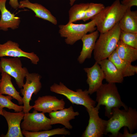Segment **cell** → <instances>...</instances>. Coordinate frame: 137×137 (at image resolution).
<instances>
[{
	"label": "cell",
	"instance_id": "obj_9",
	"mask_svg": "<svg viewBox=\"0 0 137 137\" xmlns=\"http://www.w3.org/2000/svg\"><path fill=\"white\" fill-rule=\"evenodd\" d=\"M26 80L22 88L21 89L20 93L22 97L23 104V111L25 113L29 112L33 108V106L30 104L31 100L32 95L37 94L40 90L42 87L40 80L42 76L37 73H29L26 75Z\"/></svg>",
	"mask_w": 137,
	"mask_h": 137
},
{
	"label": "cell",
	"instance_id": "obj_15",
	"mask_svg": "<svg viewBox=\"0 0 137 137\" xmlns=\"http://www.w3.org/2000/svg\"><path fill=\"white\" fill-rule=\"evenodd\" d=\"M49 114L52 125L61 124L65 128L69 130L73 128L70 121L75 119L76 116L79 114L78 111H74L72 106L67 108H64L60 110L52 111Z\"/></svg>",
	"mask_w": 137,
	"mask_h": 137
},
{
	"label": "cell",
	"instance_id": "obj_6",
	"mask_svg": "<svg viewBox=\"0 0 137 137\" xmlns=\"http://www.w3.org/2000/svg\"><path fill=\"white\" fill-rule=\"evenodd\" d=\"M59 33L60 36L65 38V41L68 45H73L81 39L85 35L89 32H92L96 29L93 19L86 23L74 24L67 23L65 25H60Z\"/></svg>",
	"mask_w": 137,
	"mask_h": 137
},
{
	"label": "cell",
	"instance_id": "obj_25",
	"mask_svg": "<svg viewBox=\"0 0 137 137\" xmlns=\"http://www.w3.org/2000/svg\"><path fill=\"white\" fill-rule=\"evenodd\" d=\"M89 4L88 3H81L73 5L68 11L69 18L68 23L82 20L85 15Z\"/></svg>",
	"mask_w": 137,
	"mask_h": 137
},
{
	"label": "cell",
	"instance_id": "obj_7",
	"mask_svg": "<svg viewBox=\"0 0 137 137\" xmlns=\"http://www.w3.org/2000/svg\"><path fill=\"white\" fill-rule=\"evenodd\" d=\"M22 65L19 58H7L1 57L0 73H6L13 77L18 88L21 89L24 84V78L29 73L27 68L23 67Z\"/></svg>",
	"mask_w": 137,
	"mask_h": 137
},
{
	"label": "cell",
	"instance_id": "obj_26",
	"mask_svg": "<svg viewBox=\"0 0 137 137\" xmlns=\"http://www.w3.org/2000/svg\"><path fill=\"white\" fill-rule=\"evenodd\" d=\"M12 98L10 96H4L0 94V108H6L9 110L12 109L15 112L22 111L23 106H19L12 102L11 101Z\"/></svg>",
	"mask_w": 137,
	"mask_h": 137
},
{
	"label": "cell",
	"instance_id": "obj_32",
	"mask_svg": "<svg viewBox=\"0 0 137 137\" xmlns=\"http://www.w3.org/2000/svg\"><path fill=\"white\" fill-rule=\"evenodd\" d=\"M70 4L71 6H73L75 2L77 0H70Z\"/></svg>",
	"mask_w": 137,
	"mask_h": 137
},
{
	"label": "cell",
	"instance_id": "obj_2",
	"mask_svg": "<svg viewBox=\"0 0 137 137\" xmlns=\"http://www.w3.org/2000/svg\"><path fill=\"white\" fill-rule=\"evenodd\" d=\"M127 8L121 4L120 0H115L91 19L94 20L97 30L100 33H104L119 22Z\"/></svg>",
	"mask_w": 137,
	"mask_h": 137
},
{
	"label": "cell",
	"instance_id": "obj_16",
	"mask_svg": "<svg viewBox=\"0 0 137 137\" xmlns=\"http://www.w3.org/2000/svg\"><path fill=\"white\" fill-rule=\"evenodd\" d=\"M99 36L97 30L89 34H86L81 38L82 47L80 54L77 58V61L80 64L83 63L87 59H90L94 50L96 41Z\"/></svg>",
	"mask_w": 137,
	"mask_h": 137
},
{
	"label": "cell",
	"instance_id": "obj_4",
	"mask_svg": "<svg viewBox=\"0 0 137 137\" xmlns=\"http://www.w3.org/2000/svg\"><path fill=\"white\" fill-rule=\"evenodd\" d=\"M118 22L108 31L100 33L93 50L96 62L108 58L115 50L121 31Z\"/></svg>",
	"mask_w": 137,
	"mask_h": 137
},
{
	"label": "cell",
	"instance_id": "obj_22",
	"mask_svg": "<svg viewBox=\"0 0 137 137\" xmlns=\"http://www.w3.org/2000/svg\"><path fill=\"white\" fill-rule=\"evenodd\" d=\"M121 30L137 33V11L127 8L118 22Z\"/></svg>",
	"mask_w": 137,
	"mask_h": 137
},
{
	"label": "cell",
	"instance_id": "obj_13",
	"mask_svg": "<svg viewBox=\"0 0 137 137\" xmlns=\"http://www.w3.org/2000/svg\"><path fill=\"white\" fill-rule=\"evenodd\" d=\"M25 113L23 111L11 112L3 109L2 115L6 119L8 129L4 137H23L21 127V122L23 119Z\"/></svg>",
	"mask_w": 137,
	"mask_h": 137
},
{
	"label": "cell",
	"instance_id": "obj_5",
	"mask_svg": "<svg viewBox=\"0 0 137 137\" xmlns=\"http://www.w3.org/2000/svg\"><path fill=\"white\" fill-rule=\"evenodd\" d=\"M50 91L56 94L65 96L73 104L84 106L86 109L95 107L96 101L90 96L87 90L78 89L72 90L60 82L59 84L54 83L50 87Z\"/></svg>",
	"mask_w": 137,
	"mask_h": 137
},
{
	"label": "cell",
	"instance_id": "obj_18",
	"mask_svg": "<svg viewBox=\"0 0 137 137\" xmlns=\"http://www.w3.org/2000/svg\"><path fill=\"white\" fill-rule=\"evenodd\" d=\"M7 0H0V29L5 31H7L8 28L13 29L17 28L20 22V18L15 16L6 8L5 4Z\"/></svg>",
	"mask_w": 137,
	"mask_h": 137
},
{
	"label": "cell",
	"instance_id": "obj_17",
	"mask_svg": "<svg viewBox=\"0 0 137 137\" xmlns=\"http://www.w3.org/2000/svg\"><path fill=\"white\" fill-rule=\"evenodd\" d=\"M98 63L105 75V79L109 83H121L124 80L122 74L114 63L108 58L103 60Z\"/></svg>",
	"mask_w": 137,
	"mask_h": 137
},
{
	"label": "cell",
	"instance_id": "obj_14",
	"mask_svg": "<svg viewBox=\"0 0 137 137\" xmlns=\"http://www.w3.org/2000/svg\"><path fill=\"white\" fill-rule=\"evenodd\" d=\"M83 70L87 74L86 81L89 86L88 91L91 95L96 92L102 84L104 74L99 65L96 62L91 67L85 68Z\"/></svg>",
	"mask_w": 137,
	"mask_h": 137
},
{
	"label": "cell",
	"instance_id": "obj_23",
	"mask_svg": "<svg viewBox=\"0 0 137 137\" xmlns=\"http://www.w3.org/2000/svg\"><path fill=\"white\" fill-rule=\"evenodd\" d=\"M121 59L131 63L137 59V49L118 41L115 49Z\"/></svg>",
	"mask_w": 137,
	"mask_h": 137
},
{
	"label": "cell",
	"instance_id": "obj_3",
	"mask_svg": "<svg viewBox=\"0 0 137 137\" xmlns=\"http://www.w3.org/2000/svg\"><path fill=\"white\" fill-rule=\"evenodd\" d=\"M96 107L100 109L101 105L105 106V115L110 118L112 115V109L123 107L127 110V106L121 100L117 88L115 83L102 84L96 91Z\"/></svg>",
	"mask_w": 137,
	"mask_h": 137
},
{
	"label": "cell",
	"instance_id": "obj_29",
	"mask_svg": "<svg viewBox=\"0 0 137 137\" xmlns=\"http://www.w3.org/2000/svg\"><path fill=\"white\" fill-rule=\"evenodd\" d=\"M137 136V133L133 134L129 133L127 128L125 127L124 128L123 133L122 134L119 132L116 137H136Z\"/></svg>",
	"mask_w": 137,
	"mask_h": 137
},
{
	"label": "cell",
	"instance_id": "obj_20",
	"mask_svg": "<svg viewBox=\"0 0 137 137\" xmlns=\"http://www.w3.org/2000/svg\"><path fill=\"white\" fill-rule=\"evenodd\" d=\"M1 78L0 83V94L11 96L16 99L19 104H23L22 97L20 95L13 84L11 76L5 72L1 73Z\"/></svg>",
	"mask_w": 137,
	"mask_h": 137
},
{
	"label": "cell",
	"instance_id": "obj_10",
	"mask_svg": "<svg viewBox=\"0 0 137 137\" xmlns=\"http://www.w3.org/2000/svg\"><path fill=\"white\" fill-rule=\"evenodd\" d=\"M99 109L96 106L86 109L89 116V123L81 137H101L106 135L107 121L99 117Z\"/></svg>",
	"mask_w": 137,
	"mask_h": 137
},
{
	"label": "cell",
	"instance_id": "obj_34",
	"mask_svg": "<svg viewBox=\"0 0 137 137\" xmlns=\"http://www.w3.org/2000/svg\"><path fill=\"white\" fill-rule=\"evenodd\" d=\"M1 81V79H0V83Z\"/></svg>",
	"mask_w": 137,
	"mask_h": 137
},
{
	"label": "cell",
	"instance_id": "obj_12",
	"mask_svg": "<svg viewBox=\"0 0 137 137\" xmlns=\"http://www.w3.org/2000/svg\"><path fill=\"white\" fill-rule=\"evenodd\" d=\"M65 104L63 98L59 99L55 96L46 95L38 97L35 101L33 108L38 111L49 113L64 108Z\"/></svg>",
	"mask_w": 137,
	"mask_h": 137
},
{
	"label": "cell",
	"instance_id": "obj_28",
	"mask_svg": "<svg viewBox=\"0 0 137 137\" xmlns=\"http://www.w3.org/2000/svg\"><path fill=\"white\" fill-rule=\"evenodd\" d=\"M105 7L104 5L101 3H89L85 15L82 20L85 22L91 19L100 12Z\"/></svg>",
	"mask_w": 137,
	"mask_h": 137
},
{
	"label": "cell",
	"instance_id": "obj_27",
	"mask_svg": "<svg viewBox=\"0 0 137 137\" xmlns=\"http://www.w3.org/2000/svg\"><path fill=\"white\" fill-rule=\"evenodd\" d=\"M119 40L124 43L137 49V33L121 30Z\"/></svg>",
	"mask_w": 137,
	"mask_h": 137
},
{
	"label": "cell",
	"instance_id": "obj_33",
	"mask_svg": "<svg viewBox=\"0 0 137 137\" xmlns=\"http://www.w3.org/2000/svg\"><path fill=\"white\" fill-rule=\"evenodd\" d=\"M3 109L0 108V115H2V110Z\"/></svg>",
	"mask_w": 137,
	"mask_h": 137
},
{
	"label": "cell",
	"instance_id": "obj_11",
	"mask_svg": "<svg viewBox=\"0 0 137 137\" xmlns=\"http://www.w3.org/2000/svg\"><path fill=\"white\" fill-rule=\"evenodd\" d=\"M19 44L11 40L0 44V58L5 56L14 58H26L29 59L33 64H37L39 58L33 52L28 53L23 51L19 47Z\"/></svg>",
	"mask_w": 137,
	"mask_h": 137
},
{
	"label": "cell",
	"instance_id": "obj_8",
	"mask_svg": "<svg viewBox=\"0 0 137 137\" xmlns=\"http://www.w3.org/2000/svg\"><path fill=\"white\" fill-rule=\"evenodd\" d=\"M34 110L32 113H25L23 121L21 123L22 130L32 132L50 130L52 128L50 118L43 112Z\"/></svg>",
	"mask_w": 137,
	"mask_h": 137
},
{
	"label": "cell",
	"instance_id": "obj_21",
	"mask_svg": "<svg viewBox=\"0 0 137 137\" xmlns=\"http://www.w3.org/2000/svg\"><path fill=\"white\" fill-rule=\"evenodd\" d=\"M108 59L114 63L124 78L134 75L137 73V66L132 65L131 62L120 58L115 50Z\"/></svg>",
	"mask_w": 137,
	"mask_h": 137
},
{
	"label": "cell",
	"instance_id": "obj_30",
	"mask_svg": "<svg viewBox=\"0 0 137 137\" xmlns=\"http://www.w3.org/2000/svg\"><path fill=\"white\" fill-rule=\"evenodd\" d=\"M121 2L122 5L128 8L137 6V0H122Z\"/></svg>",
	"mask_w": 137,
	"mask_h": 137
},
{
	"label": "cell",
	"instance_id": "obj_35",
	"mask_svg": "<svg viewBox=\"0 0 137 137\" xmlns=\"http://www.w3.org/2000/svg\"></svg>",
	"mask_w": 137,
	"mask_h": 137
},
{
	"label": "cell",
	"instance_id": "obj_1",
	"mask_svg": "<svg viewBox=\"0 0 137 137\" xmlns=\"http://www.w3.org/2000/svg\"><path fill=\"white\" fill-rule=\"evenodd\" d=\"M112 115L107 120L106 135L112 134L110 136L116 137L119 131L123 127L128 128L130 133L137 129V111L135 109L129 107L128 109L120 110L113 108Z\"/></svg>",
	"mask_w": 137,
	"mask_h": 137
},
{
	"label": "cell",
	"instance_id": "obj_31",
	"mask_svg": "<svg viewBox=\"0 0 137 137\" xmlns=\"http://www.w3.org/2000/svg\"><path fill=\"white\" fill-rule=\"evenodd\" d=\"M9 3L11 7L14 9H16L19 7V4L18 0H9Z\"/></svg>",
	"mask_w": 137,
	"mask_h": 137
},
{
	"label": "cell",
	"instance_id": "obj_24",
	"mask_svg": "<svg viewBox=\"0 0 137 137\" xmlns=\"http://www.w3.org/2000/svg\"><path fill=\"white\" fill-rule=\"evenodd\" d=\"M22 132L23 135L26 137H49L56 135H69L71 134L70 131L65 127L37 132L22 130Z\"/></svg>",
	"mask_w": 137,
	"mask_h": 137
},
{
	"label": "cell",
	"instance_id": "obj_19",
	"mask_svg": "<svg viewBox=\"0 0 137 137\" xmlns=\"http://www.w3.org/2000/svg\"><path fill=\"white\" fill-rule=\"evenodd\" d=\"M27 8L30 9L35 13V16L48 21L54 25L57 24L56 18L50 11L42 5L37 3H32L28 0L21 1L20 2V8Z\"/></svg>",
	"mask_w": 137,
	"mask_h": 137
}]
</instances>
